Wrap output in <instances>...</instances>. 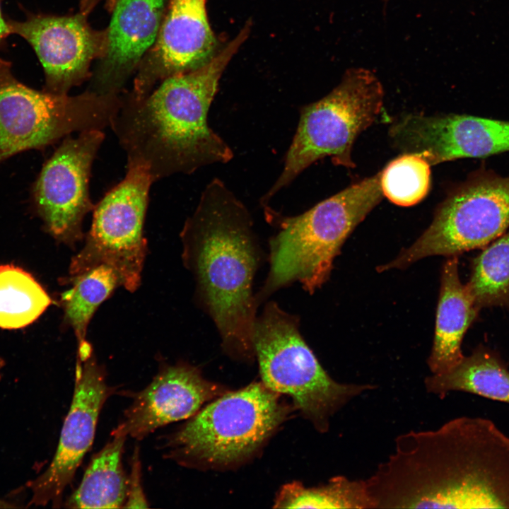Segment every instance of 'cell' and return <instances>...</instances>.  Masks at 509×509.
Returning <instances> with one entry per match:
<instances>
[{"label":"cell","instance_id":"9a60e30c","mask_svg":"<svg viewBox=\"0 0 509 509\" xmlns=\"http://www.w3.org/2000/svg\"><path fill=\"white\" fill-rule=\"evenodd\" d=\"M216 45L206 0H170L148 62L136 78L132 93L143 97L158 81L202 66L215 55Z\"/></svg>","mask_w":509,"mask_h":509},{"label":"cell","instance_id":"30bf717a","mask_svg":"<svg viewBox=\"0 0 509 509\" xmlns=\"http://www.w3.org/2000/svg\"><path fill=\"white\" fill-rule=\"evenodd\" d=\"M153 182L144 168L127 165L124 178L95 206L84 246L71 259L69 277L105 264L129 292L139 287L147 252L144 223Z\"/></svg>","mask_w":509,"mask_h":509},{"label":"cell","instance_id":"ac0fdd59","mask_svg":"<svg viewBox=\"0 0 509 509\" xmlns=\"http://www.w3.org/2000/svg\"><path fill=\"white\" fill-rule=\"evenodd\" d=\"M458 266L455 255L443 267L435 336L427 361L431 374L445 373L462 360V341L480 310L467 285L461 282Z\"/></svg>","mask_w":509,"mask_h":509},{"label":"cell","instance_id":"8fae6325","mask_svg":"<svg viewBox=\"0 0 509 509\" xmlns=\"http://www.w3.org/2000/svg\"><path fill=\"white\" fill-rule=\"evenodd\" d=\"M104 139L99 129L65 137L43 165L33 188L35 206L47 229L70 245L82 240L83 221L95 208L89 182Z\"/></svg>","mask_w":509,"mask_h":509},{"label":"cell","instance_id":"52a82bcc","mask_svg":"<svg viewBox=\"0 0 509 509\" xmlns=\"http://www.w3.org/2000/svg\"><path fill=\"white\" fill-rule=\"evenodd\" d=\"M287 414L279 393L252 383L200 409L163 447L168 457L185 465L235 464L256 451Z\"/></svg>","mask_w":509,"mask_h":509},{"label":"cell","instance_id":"5bb4252c","mask_svg":"<svg viewBox=\"0 0 509 509\" xmlns=\"http://www.w3.org/2000/svg\"><path fill=\"white\" fill-rule=\"evenodd\" d=\"M85 16L27 12L23 21L7 18L11 33L24 38L35 52L45 72L44 90L67 94L88 78L91 62L105 55L107 31L93 29Z\"/></svg>","mask_w":509,"mask_h":509},{"label":"cell","instance_id":"6da1fadb","mask_svg":"<svg viewBox=\"0 0 509 509\" xmlns=\"http://www.w3.org/2000/svg\"><path fill=\"white\" fill-rule=\"evenodd\" d=\"M381 476L396 508H509V436L467 416L410 431L396 437Z\"/></svg>","mask_w":509,"mask_h":509},{"label":"cell","instance_id":"2e32d148","mask_svg":"<svg viewBox=\"0 0 509 509\" xmlns=\"http://www.w3.org/2000/svg\"><path fill=\"white\" fill-rule=\"evenodd\" d=\"M224 393L220 385L204 379L195 367L185 363L165 365L136 393L113 431L142 440L162 426L188 419L205 402Z\"/></svg>","mask_w":509,"mask_h":509},{"label":"cell","instance_id":"4dcf8cb0","mask_svg":"<svg viewBox=\"0 0 509 509\" xmlns=\"http://www.w3.org/2000/svg\"><path fill=\"white\" fill-rule=\"evenodd\" d=\"M382 1H385V2H387L388 0H382Z\"/></svg>","mask_w":509,"mask_h":509},{"label":"cell","instance_id":"ba28073f","mask_svg":"<svg viewBox=\"0 0 509 509\" xmlns=\"http://www.w3.org/2000/svg\"><path fill=\"white\" fill-rule=\"evenodd\" d=\"M120 103L117 95L88 90L70 96L31 88L15 78L11 62L0 58V164L74 132L103 130Z\"/></svg>","mask_w":509,"mask_h":509},{"label":"cell","instance_id":"83f0119b","mask_svg":"<svg viewBox=\"0 0 509 509\" xmlns=\"http://www.w3.org/2000/svg\"><path fill=\"white\" fill-rule=\"evenodd\" d=\"M99 1L100 0H82L81 13L87 14Z\"/></svg>","mask_w":509,"mask_h":509},{"label":"cell","instance_id":"7a4b0ae2","mask_svg":"<svg viewBox=\"0 0 509 509\" xmlns=\"http://www.w3.org/2000/svg\"><path fill=\"white\" fill-rule=\"evenodd\" d=\"M250 30L247 23L202 66L164 79L143 97L132 93L120 97L110 127L126 153L127 165L144 168L155 182L232 160V149L207 118L223 72Z\"/></svg>","mask_w":509,"mask_h":509},{"label":"cell","instance_id":"5b68a950","mask_svg":"<svg viewBox=\"0 0 509 509\" xmlns=\"http://www.w3.org/2000/svg\"><path fill=\"white\" fill-rule=\"evenodd\" d=\"M252 347L263 384L290 396L321 433L329 430L332 416L351 400L378 387L339 382L330 377L300 334L298 318L273 301L255 319Z\"/></svg>","mask_w":509,"mask_h":509},{"label":"cell","instance_id":"3957f363","mask_svg":"<svg viewBox=\"0 0 509 509\" xmlns=\"http://www.w3.org/2000/svg\"><path fill=\"white\" fill-rule=\"evenodd\" d=\"M182 259L192 273L198 298L231 356L254 355L257 305L252 293L261 252L245 205L218 178L201 193L181 232Z\"/></svg>","mask_w":509,"mask_h":509},{"label":"cell","instance_id":"4fadbf2b","mask_svg":"<svg viewBox=\"0 0 509 509\" xmlns=\"http://www.w3.org/2000/svg\"><path fill=\"white\" fill-rule=\"evenodd\" d=\"M393 147L431 165L509 151V120L467 114H402L388 129Z\"/></svg>","mask_w":509,"mask_h":509},{"label":"cell","instance_id":"8992f818","mask_svg":"<svg viewBox=\"0 0 509 509\" xmlns=\"http://www.w3.org/2000/svg\"><path fill=\"white\" fill-rule=\"evenodd\" d=\"M384 89L375 74L364 68L346 71L328 95L303 107L282 172L261 199L262 205L289 185L315 161L329 156L334 165L353 168L352 148L358 136L381 115Z\"/></svg>","mask_w":509,"mask_h":509},{"label":"cell","instance_id":"484cf974","mask_svg":"<svg viewBox=\"0 0 509 509\" xmlns=\"http://www.w3.org/2000/svg\"><path fill=\"white\" fill-rule=\"evenodd\" d=\"M141 464L138 448H135L131 461V471L127 480V495L124 508H147L141 481Z\"/></svg>","mask_w":509,"mask_h":509},{"label":"cell","instance_id":"f1b7e54d","mask_svg":"<svg viewBox=\"0 0 509 509\" xmlns=\"http://www.w3.org/2000/svg\"><path fill=\"white\" fill-rule=\"evenodd\" d=\"M11 505H8L4 501L0 500V508L11 507Z\"/></svg>","mask_w":509,"mask_h":509},{"label":"cell","instance_id":"4316f807","mask_svg":"<svg viewBox=\"0 0 509 509\" xmlns=\"http://www.w3.org/2000/svg\"><path fill=\"white\" fill-rule=\"evenodd\" d=\"M0 0V46L4 42L7 37L11 35V30L7 21L4 18L1 11V2Z\"/></svg>","mask_w":509,"mask_h":509},{"label":"cell","instance_id":"9c48e42d","mask_svg":"<svg viewBox=\"0 0 509 509\" xmlns=\"http://www.w3.org/2000/svg\"><path fill=\"white\" fill-rule=\"evenodd\" d=\"M508 227L509 175L483 164L452 187L423 234L378 270L403 269L433 255L457 256L488 245Z\"/></svg>","mask_w":509,"mask_h":509},{"label":"cell","instance_id":"603a6c76","mask_svg":"<svg viewBox=\"0 0 509 509\" xmlns=\"http://www.w3.org/2000/svg\"><path fill=\"white\" fill-rule=\"evenodd\" d=\"M52 300L28 272L13 265L0 266V327L19 329L36 320Z\"/></svg>","mask_w":509,"mask_h":509},{"label":"cell","instance_id":"cb8c5ba5","mask_svg":"<svg viewBox=\"0 0 509 509\" xmlns=\"http://www.w3.org/2000/svg\"><path fill=\"white\" fill-rule=\"evenodd\" d=\"M466 285L480 310L501 307L509 312V231L473 260Z\"/></svg>","mask_w":509,"mask_h":509},{"label":"cell","instance_id":"e0dca14e","mask_svg":"<svg viewBox=\"0 0 509 509\" xmlns=\"http://www.w3.org/2000/svg\"><path fill=\"white\" fill-rule=\"evenodd\" d=\"M167 0H116L107 29V49L92 90L117 95L146 52L154 44Z\"/></svg>","mask_w":509,"mask_h":509},{"label":"cell","instance_id":"44dd1931","mask_svg":"<svg viewBox=\"0 0 509 509\" xmlns=\"http://www.w3.org/2000/svg\"><path fill=\"white\" fill-rule=\"evenodd\" d=\"M68 281L72 287L61 298L64 322L72 328L79 347L88 343L86 332L94 312L122 283L114 269L105 264L69 277Z\"/></svg>","mask_w":509,"mask_h":509},{"label":"cell","instance_id":"ffe728a7","mask_svg":"<svg viewBox=\"0 0 509 509\" xmlns=\"http://www.w3.org/2000/svg\"><path fill=\"white\" fill-rule=\"evenodd\" d=\"M127 437L112 431L111 439L95 454L77 488L65 502L69 508H121L127 495L122 455Z\"/></svg>","mask_w":509,"mask_h":509},{"label":"cell","instance_id":"7c38bea8","mask_svg":"<svg viewBox=\"0 0 509 509\" xmlns=\"http://www.w3.org/2000/svg\"><path fill=\"white\" fill-rule=\"evenodd\" d=\"M114 390L91 346L79 349L72 400L55 455L47 469L30 484V503L59 507L64 490L94 440L100 413Z\"/></svg>","mask_w":509,"mask_h":509},{"label":"cell","instance_id":"d6986e66","mask_svg":"<svg viewBox=\"0 0 509 509\" xmlns=\"http://www.w3.org/2000/svg\"><path fill=\"white\" fill-rule=\"evenodd\" d=\"M424 387L440 399L451 392H464L509 404V370L495 352L483 346L449 370L426 377Z\"/></svg>","mask_w":509,"mask_h":509},{"label":"cell","instance_id":"d4e9b609","mask_svg":"<svg viewBox=\"0 0 509 509\" xmlns=\"http://www.w3.org/2000/svg\"><path fill=\"white\" fill-rule=\"evenodd\" d=\"M430 168L431 165L421 155L402 153L380 172L383 195L401 206L419 203L430 189Z\"/></svg>","mask_w":509,"mask_h":509},{"label":"cell","instance_id":"7402d4cb","mask_svg":"<svg viewBox=\"0 0 509 509\" xmlns=\"http://www.w3.org/2000/svg\"><path fill=\"white\" fill-rule=\"evenodd\" d=\"M274 508L375 509V505L365 479L338 475L315 487L305 488L298 482L283 486Z\"/></svg>","mask_w":509,"mask_h":509},{"label":"cell","instance_id":"1f68e13d","mask_svg":"<svg viewBox=\"0 0 509 509\" xmlns=\"http://www.w3.org/2000/svg\"><path fill=\"white\" fill-rule=\"evenodd\" d=\"M170 1V0H169Z\"/></svg>","mask_w":509,"mask_h":509},{"label":"cell","instance_id":"f546056e","mask_svg":"<svg viewBox=\"0 0 509 509\" xmlns=\"http://www.w3.org/2000/svg\"><path fill=\"white\" fill-rule=\"evenodd\" d=\"M3 365V361L0 359V369Z\"/></svg>","mask_w":509,"mask_h":509},{"label":"cell","instance_id":"277c9868","mask_svg":"<svg viewBox=\"0 0 509 509\" xmlns=\"http://www.w3.org/2000/svg\"><path fill=\"white\" fill-rule=\"evenodd\" d=\"M382 197L380 172L298 216H282L264 205L267 220L278 232L269 240V270L257 304L295 281L311 294L320 288L344 241Z\"/></svg>","mask_w":509,"mask_h":509}]
</instances>
